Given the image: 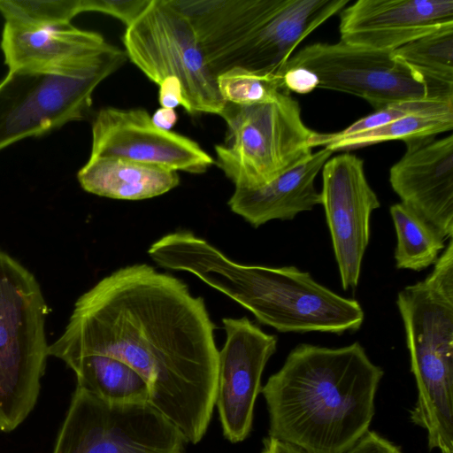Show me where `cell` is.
<instances>
[{
	"instance_id": "cell-3",
	"label": "cell",
	"mask_w": 453,
	"mask_h": 453,
	"mask_svg": "<svg viewBox=\"0 0 453 453\" xmlns=\"http://www.w3.org/2000/svg\"><path fill=\"white\" fill-rule=\"evenodd\" d=\"M148 254L163 267L195 274L281 333L341 334L358 330L365 319L357 300L333 292L308 272L234 262L188 231L164 235Z\"/></svg>"
},
{
	"instance_id": "cell-31",
	"label": "cell",
	"mask_w": 453,
	"mask_h": 453,
	"mask_svg": "<svg viewBox=\"0 0 453 453\" xmlns=\"http://www.w3.org/2000/svg\"><path fill=\"white\" fill-rule=\"evenodd\" d=\"M152 123L158 128L165 131H171L178 120L175 109L160 107L151 116Z\"/></svg>"
},
{
	"instance_id": "cell-19",
	"label": "cell",
	"mask_w": 453,
	"mask_h": 453,
	"mask_svg": "<svg viewBox=\"0 0 453 453\" xmlns=\"http://www.w3.org/2000/svg\"><path fill=\"white\" fill-rule=\"evenodd\" d=\"M77 179L88 193L132 201L161 196L180 183L175 171L116 157H89Z\"/></svg>"
},
{
	"instance_id": "cell-10",
	"label": "cell",
	"mask_w": 453,
	"mask_h": 453,
	"mask_svg": "<svg viewBox=\"0 0 453 453\" xmlns=\"http://www.w3.org/2000/svg\"><path fill=\"white\" fill-rule=\"evenodd\" d=\"M296 66L313 72L319 88L357 96L375 110L412 99L453 101V83L421 73L395 58L392 51L357 47L341 41L317 42L292 55L282 73Z\"/></svg>"
},
{
	"instance_id": "cell-5",
	"label": "cell",
	"mask_w": 453,
	"mask_h": 453,
	"mask_svg": "<svg viewBox=\"0 0 453 453\" xmlns=\"http://www.w3.org/2000/svg\"><path fill=\"white\" fill-rule=\"evenodd\" d=\"M403 322L418 398L411 420L427 432L428 443L453 439V237L431 273L401 290Z\"/></svg>"
},
{
	"instance_id": "cell-25",
	"label": "cell",
	"mask_w": 453,
	"mask_h": 453,
	"mask_svg": "<svg viewBox=\"0 0 453 453\" xmlns=\"http://www.w3.org/2000/svg\"><path fill=\"white\" fill-rule=\"evenodd\" d=\"M217 84L225 102L242 105L272 101L286 90L281 76L261 75L241 68L218 75Z\"/></svg>"
},
{
	"instance_id": "cell-29",
	"label": "cell",
	"mask_w": 453,
	"mask_h": 453,
	"mask_svg": "<svg viewBox=\"0 0 453 453\" xmlns=\"http://www.w3.org/2000/svg\"><path fill=\"white\" fill-rule=\"evenodd\" d=\"M345 453H403L401 449L373 431L364 436Z\"/></svg>"
},
{
	"instance_id": "cell-7",
	"label": "cell",
	"mask_w": 453,
	"mask_h": 453,
	"mask_svg": "<svg viewBox=\"0 0 453 453\" xmlns=\"http://www.w3.org/2000/svg\"><path fill=\"white\" fill-rule=\"evenodd\" d=\"M109 44L79 65L49 70H10L0 82V150L86 118L97 86L127 61Z\"/></svg>"
},
{
	"instance_id": "cell-21",
	"label": "cell",
	"mask_w": 453,
	"mask_h": 453,
	"mask_svg": "<svg viewBox=\"0 0 453 453\" xmlns=\"http://www.w3.org/2000/svg\"><path fill=\"white\" fill-rule=\"evenodd\" d=\"M452 127L453 104H447L437 109L403 116L364 133L342 135L337 132H314L310 139V146L311 149L318 146L326 147L333 152L350 150L388 141L400 140L407 142L434 138L438 134L450 131Z\"/></svg>"
},
{
	"instance_id": "cell-32",
	"label": "cell",
	"mask_w": 453,
	"mask_h": 453,
	"mask_svg": "<svg viewBox=\"0 0 453 453\" xmlns=\"http://www.w3.org/2000/svg\"><path fill=\"white\" fill-rule=\"evenodd\" d=\"M264 453H308L307 451L271 437L264 440Z\"/></svg>"
},
{
	"instance_id": "cell-9",
	"label": "cell",
	"mask_w": 453,
	"mask_h": 453,
	"mask_svg": "<svg viewBox=\"0 0 453 453\" xmlns=\"http://www.w3.org/2000/svg\"><path fill=\"white\" fill-rule=\"evenodd\" d=\"M122 42L127 57L157 86L178 81L183 105L191 115H220L226 102L211 71L195 30L173 0H150L126 27Z\"/></svg>"
},
{
	"instance_id": "cell-13",
	"label": "cell",
	"mask_w": 453,
	"mask_h": 453,
	"mask_svg": "<svg viewBox=\"0 0 453 453\" xmlns=\"http://www.w3.org/2000/svg\"><path fill=\"white\" fill-rule=\"evenodd\" d=\"M223 325L226 338L219 351L215 405L225 437L236 443L251 431L262 374L278 339L247 317L225 318Z\"/></svg>"
},
{
	"instance_id": "cell-6",
	"label": "cell",
	"mask_w": 453,
	"mask_h": 453,
	"mask_svg": "<svg viewBox=\"0 0 453 453\" xmlns=\"http://www.w3.org/2000/svg\"><path fill=\"white\" fill-rule=\"evenodd\" d=\"M49 307L35 275L0 250V431L34 410L46 370Z\"/></svg>"
},
{
	"instance_id": "cell-11",
	"label": "cell",
	"mask_w": 453,
	"mask_h": 453,
	"mask_svg": "<svg viewBox=\"0 0 453 453\" xmlns=\"http://www.w3.org/2000/svg\"><path fill=\"white\" fill-rule=\"evenodd\" d=\"M186 443L149 402L109 403L76 387L52 453H184Z\"/></svg>"
},
{
	"instance_id": "cell-2",
	"label": "cell",
	"mask_w": 453,
	"mask_h": 453,
	"mask_svg": "<svg viewBox=\"0 0 453 453\" xmlns=\"http://www.w3.org/2000/svg\"><path fill=\"white\" fill-rule=\"evenodd\" d=\"M383 374L357 342L297 345L261 389L268 437L308 453H345L369 431Z\"/></svg>"
},
{
	"instance_id": "cell-24",
	"label": "cell",
	"mask_w": 453,
	"mask_h": 453,
	"mask_svg": "<svg viewBox=\"0 0 453 453\" xmlns=\"http://www.w3.org/2000/svg\"><path fill=\"white\" fill-rule=\"evenodd\" d=\"M84 12L83 0H0V13L5 23L23 28L71 24Z\"/></svg>"
},
{
	"instance_id": "cell-27",
	"label": "cell",
	"mask_w": 453,
	"mask_h": 453,
	"mask_svg": "<svg viewBox=\"0 0 453 453\" xmlns=\"http://www.w3.org/2000/svg\"><path fill=\"white\" fill-rule=\"evenodd\" d=\"M150 0H84L85 12H97L112 16L126 27L147 8Z\"/></svg>"
},
{
	"instance_id": "cell-14",
	"label": "cell",
	"mask_w": 453,
	"mask_h": 453,
	"mask_svg": "<svg viewBox=\"0 0 453 453\" xmlns=\"http://www.w3.org/2000/svg\"><path fill=\"white\" fill-rule=\"evenodd\" d=\"M89 157H116L199 174L214 160L194 140L157 127L141 108L101 109L92 121Z\"/></svg>"
},
{
	"instance_id": "cell-12",
	"label": "cell",
	"mask_w": 453,
	"mask_h": 453,
	"mask_svg": "<svg viewBox=\"0 0 453 453\" xmlns=\"http://www.w3.org/2000/svg\"><path fill=\"white\" fill-rule=\"evenodd\" d=\"M321 205L344 290L357 288L370 241L372 212L380 206L370 187L363 160L344 153L322 167Z\"/></svg>"
},
{
	"instance_id": "cell-30",
	"label": "cell",
	"mask_w": 453,
	"mask_h": 453,
	"mask_svg": "<svg viewBox=\"0 0 453 453\" xmlns=\"http://www.w3.org/2000/svg\"><path fill=\"white\" fill-rule=\"evenodd\" d=\"M158 102L161 107L175 109L183 105L184 98L178 81H166L158 86Z\"/></svg>"
},
{
	"instance_id": "cell-28",
	"label": "cell",
	"mask_w": 453,
	"mask_h": 453,
	"mask_svg": "<svg viewBox=\"0 0 453 453\" xmlns=\"http://www.w3.org/2000/svg\"><path fill=\"white\" fill-rule=\"evenodd\" d=\"M281 78L283 87L288 92L308 94L319 86L318 76L311 70L301 66L286 69Z\"/></svg>"
},
{
	"instance_id": "cell-22",
	"label": "cell",
	"mask_w": 453,
	"mask_h": 453,
	"mask_svg": "<svg viewBox=\"0 0 453 453\" xmlns=\"http://www.w3.org/2000/svg\"><path fill=\"white\" fill-rule=\"evenodd\" d=\"M389 211L396 234V267L421 271L434 265L445 248L442 236L402 203L391 205Z\"/></svg>"
},
{
	"instance_id": "cell-16",
	"label": "cell",
	"mask_w": 453,
	"mask_h": 453,
	"mask_svg": "<svg viewBox=\"0 0 453 453\" xmlns=\"http://www.w3.org/2000/svg\"><path fill=\"white\" fill-rule=\"evenodd\" d=\"M453 22V0H358L340 13L341 42L365 49H395Z\"/></svg>"
},
{
	"instance_id": "cell-17",
	"label": "cell",
	"mask_w": 453,
	"mask_h": 453,
	"mask_svg": "<svg viewBox=\"0 0 453 453\" xmlns=\"http://www.w3.org/2000/svg\"><path fill=\"white\" fill-rule=\"evenodd\" d=\"M110 43L94 31L71 24L23 28L4 23L1 49L10 70L71 67L103 51Z\"/></svg>"
},
{
	"instance_id": "cell-20",
	"label": "cell",
	"mask_w": 453,
	"mask_h": 453,
	"mask_svg": "<svg viewBox=\"0 0 453 453\" xmlns=\"http://www.w3.org/2000/svg\"><path fill=\"white\" fill-rule=\"evenodd\" d=\"M73 371L78 388L113 403L149 402L145 380L120 359L101 354L65 358Z\"/></svg>"
},
{
	"instance_id": "cell-15",
	"label": "cell",
	"mask_w": 453,
	"mask_h": 453,
	"mask_svg": "<svg viewBox=\"0 0 453 453\" xmlns=\"http://www.w3.org/2000/svg\"><path fill=\"white\" fill-rule=\"evenodd\" d=\"M389 182L401 203L446 241L453 237V135L405 142Z\"/></svg>"
},
{
	"instance_id": "cell-1",
	"label": "cell",
	"mask_w": 453,
	"mask_h": 453,
	"mask_svg": "<svg viewBox=\"0 0 453 453\" xmlns=\"http://www.w3.org/2000/svg\"><path fill=\"white\" fill-rule=\"evenodd\" d=\"M204 301L179 279L146 264L118 269L75 302L64 333L49 345L60 360L101 354L147 382L149 403L196 444L216 400L219 350Z\"/></svg>"
},
{
	"instance_id": "cell-23",
	"label": "cell",
	"mask_w": 453,
	"mask_h": 453,
	"mask_svg": "<svg viewBox=\"0 0 453 453\" xmlns=\"http://www.w3.org/2000/svg\"><path fill=\"white\" fill-rule=\"evenodd\" d=\"M392 53L432 78L453 83V22L440 26Z\"/></svg>"
},
{
	"instance_id": "cell-4",
	"label": "cell",
	"mask_w": 453,
	"mask_h": 453,
	"mask_svg": "<svg viewBox=\"0 0 453 453\" xmlns=\"http://www.w3.org/2000/svg\"><path fill=\"white\" fill-rule=\"evenodd\" d=\"M217 77L233 68L281 76L296 47L349 0H173Z\"/></svg>"
},
{
	"instance_id": "cell-18",
	"label": "cell",
	"mask_w": 453,
	"mask_h": 453,
	"mask_svg": "<svg viewBox=\"0 0 453 453\" xmlns=\"http://www.w3.org/2000/svg\"><path fill=\"white\" fill-rule=\"evenodd\" d=\"M333 153L324 147L264 186L235 188L227 203L230 210L254 227L311 211L321 203L315 179Z\"/></svg>"
},
{
	"instance_id": "cell-8",
	"label": "cell",
	"mask_w": 453,
	"mask_h": 453,
	"mask_svg": "<svg viewBox=\"0 0 453 453\" xmlns=\"http://www.w3.org/2000/svg\"><path fill=\"white\" fill-rule=\"evenodd\" d=\"M219 116L227 130L215 146L214 163L235 188L264 186L312 154L314 131L303 123L300 105L288 91L265 103L226 102Z\"/></svg>"
},
{
	"instance_id": "cell-26",
	"label": "cell",
	"mask_w": 453,
	"mask_h": 453,
	"mask_svg": "<svg viewBox=\"0 0 453 453\" xmlns=\"http://www.w3.org/2000/svg\"><path fill=\"white\" fill-rule=\"evenodd\" d=\"M447 104H453V101L435 98H421L394 103L376 110L370 115L357 119L345 129L337 133L342 135H349L371 131L403 116L437 109Z\"/></svg>"
}]
</instances>
